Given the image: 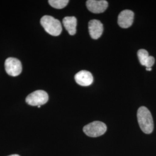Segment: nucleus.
<instances>
[{
  "label": "nucleus",
  "instance_id": "2",
  "mask_svg": "<svg viewBox=\"0 0 156 156\" xmlns=\"http://www.w3.org/2000/svg\"><path fill=\"white\" fill-rule=\"evenodd\" d=\"M41 24L45 31L52 36H58L62 33V24L53 17L44 16L41 19Z\"/></svg>",
  "mask_w": 156,
  "mask_h": 156
},
{
  "label": "nucleus",
  "instance_id": "6",
  "mask_svg": "<svg viewBox=\"0 0 156 156\" xmlns=\"http://www.w3.org/2000/svg\"><path fill=\"white\" fill-rule=\"evenodd\" d=\"M134 13L130 10H124L119 15L117 23L119 26L123 28L131 27L134 22Z\"/></svg>",
  "mask_w": 156,
  "mask_h": 156
},
{
  "label": "nucleus",
  "instance_id": "14",
  "mask_svg": "<svg viewBox=\"0 0 156 156\" xmlns=\"http://www.w3.org/2000/svg\"><path fill=\"white\" fill-rule=\"evenodd\" d=\"M20 156L19 155H18V154H12V155H10V156Z\"/></svg>",
  "mask_w": 156,
  "mask_h": 156
},
{
  "label": "nucleus",
  "instance_id": "11",
  "mask_svg": "<svg viewBox=\"0 0 156 156\" xmlns=\"http://www.w3.org/2000/svg\"><path fill=\"white\" fill-rule=\"evenodd\" d=\"M64 27L71 35H73L76 33L77 19L75 17L67 16L62 20Z\"/></svg>",
  "mask_w": 156,
  "mask_h": 156
},
{
  "label": "nucleus",
  "instance_id": "13",
  "mask_svg": "<svg viewBox=\"0 0 156 156\" xmlns=\"http://www.w3.org/2000/svg\"><path fill=\"white\" fill-rule=\"evenodd\" d=\"M146 69L147 71H151V68H146Z\"/></svg>",
  "mask_w": 156,
  "mask_h": 156
},
{
  "label": "nucleus",
  "instance_id": "4",
  "mask_svg": "<svg viewBox=\"0 0 156 156\" xmlns=\"http://www.w3.org/2000/svg\"><path fill=\"white\" fill-rule=\"evenodd\" d=\"M49 100L48 93L44 90H37L30 94L26 98L27 104L31 106H41Z\"/></svg>",
  "mask_w": 156,
  "mask_h": 156
},
{
  "label": "nucleus",
  "instance_id": "5",
  "mask_svg": "<svg viewBox=\"0 0 156 156\" xmlns=\"http://www.w3.org/2000/svg\"><path fill=\"white\" fill-rule=\"evenodd\" d=\"M5 69L9 75L17 76L22 71V65L19 60L13 57H9L5 62Z\"/></svg>",
  "mask_w": 156,
  "mask_h": 156
},
{
  "label": "nucleus",
  "instance_id": "12",
  "mask_svg": "<svg viewBox=\"0 0 156 156\" xmlns=\"http://www.w3.org/2000/svg\"><path fill=\"white\" fill-rule=\"evenodd\" d=\"M49 4L56 9H62L67 5L68 0H49Z\"/></svg>",
  "mask_w": 156,
  "mask_h": 156
},
{
  "label": "nucleus",
  "instance_id": "8",
  "mask_svg": "<svg viewBox=\"0 0 156 156\" xmlns=\"http://www.w3.org/2000/svg\"><path fill=\"white\" fill-rule=\"evenodd\" d=\"M103 24L100 20H91L89 23V31L91 38L98 39L103 33Z\"/></svg>",
  "mask_w": 156,
  "mask_h": 156
},
{
  "label": "nucleus",
  "instance_id": "1",
  "mask_svg": "<svg viewBox=\"0 0 156 156\" xmlns=\"http://www.w3.org/2000/svg\"><path fill=\"white\" fill-rule=\"evenodd\" d=\"M137 119L140 128L145 134H151L154 129V123L151 112L145 106H141L137 112Z\"/></svg>",
  "mask_w": 156,
  "mask_h": 156
},
{
  "label": "nucleus",
  "instance_id": "3",
  "mask_svg": "<svg viewBox=\"0 0 156 156\" xmlns=\"http://www.w3.org/2000/svg\"><path fill=\"white\" fill-rule=\"evenodd\" d=\"M107 127L105 123L95 121L83 127L84 133L90 137H98L105 134Z\"/></svg>",
  "mask_w": 156,
  "mask_h": 156
},
{
  "label": "nucleus",
  "instance_id": "7",
  "mask_svg": "<svg viewBox=\"0 0 156 156\" xmlns=\"http://www.w3.org/2000/svg\"><path fill=\"white\" fill-rule=\"evenodd\" d=\"M86 6L90 11L94 13H101L107 9L108 3L105 0H88Z\"/></svg>",
  "mask_w": 156,
  "mask_h": 156
},
{
  "label": "nucleus",
  "instance_id": "9",
  "mask_svg": "<svg viewBox=\"0 0 156 156\" xmlns=\"http://www.w3.org/2000/svg\"><path fill=\"white\" fill-rule=\"evenodd\" d=\"M76 82L82 86H88L93 82V76L87 71H80L75 75Z\"/></svg>",
  "mask_w": 156,
  "mask_h": 156
},
{
  "label": "nucleus",
  "instance_id": "10",
  "mask_svg": "<svg viewBox=\"0 0 156 156\" xmlns=\"http://www.w3.org/2000/svg\"><path fill=\"white\" fill-rule=\"evenodd\" d=\"M138 57L140 64L146 68H151L154 64V58L153 56H149L148 51L145 49L138 50Z\"/></svg>",
  "mask_w": 156,
  "mask_h": 156
},
{
  "label": "nucleus",
  "instance_id": "15",
  "mask_svg": "<svg viewBox=\"0 0 156 156\" xmlns=\"http://www.w3.org/2000/svg\"><path fill=\"white\" fill-rule=\"evenodd\" d=\"M41 106H40V105H39V106H38V108H40V107H41Z\"/></svg>",
  "mask_w": 156,
  "mask_h": 156
}]
</instances>
